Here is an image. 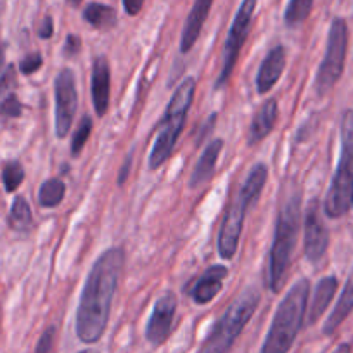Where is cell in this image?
Here are the masks:
<instances>
[{
    "instance_id": "cell-30",
    "label": "cell",
    "mask_w": 353,
    "mask_h": 353,
    "mask_svg": "<svg viewBox=\"0 0 353 353\" xmlns=\"http://www.w3.org/2000/svg\"><path fill=\"white\" fill-rule=\"evenodd\" d=\"M42 56H40L39 52H32L28 54L25 59H21V63H19V71H21L23 74H33L35 71H39L40 68H42Z\"/></svg>"
},
{
    "instance_id": "cell-22",
    "label": "cell",
    "mask_w": 353,
    "mask_h": 353,
    "mask_svg": "<svg viewBox=\"0 0 353 353\" xmlns=\"http://www.w3.org/2000/svg\"><path fill=\"white\" fill-rule=\"evenodd\" d=\"M83 19L96 30H111L117 26L118 14L111 6L92 2L83 9Z\"/></svg>"
},
{
    "instance_id": "cell-39",
    "label": "cell",
    "mask_w": 353,
    "mask_h": 353,
    "mask_svg": "<svg viewBox=\"0 0 353 353\" xmlns=\"http://www.w3.org/2000/svg\"><path fill=\"white\" fill-rule=\"evenodd\" d=\"M78 353H99V352H97V350H81V352Z\"/></svg>"
},
{
    "instance_id": "cell-37",
    "label": "cell",
    "mask_w": 353,
    "mask_h": 353,
    "mask_svg": "<svg viewBox=\"0 0 353 353\" xmlns=\"http://www.w3.org/2000/svg\"><path fill=\"white\" fill-rule=\"evenodd\" d=\"M68 2H70V4L73 6V8H78V6H80L81 2H83V0H68Z\"/></svg>"
},
{
    "instance_id": "cell-1",
    "label": "cell",
    "mask_w": 353,
    "mask_h": 353,
    "mask_svg": "<svg viewBox=\"0 0 353 353\" xmlns=\"http://www.w3.org/2000/svg\"><path fill=\"white\" fill-rule=\"evenodd\" d=\"M125 263L120 246L104 251L88 274L77 310V336L81 343L92 345L103 338L108 327L118 283Z\"/></svg>"
},
{
    "instance_id": "cell-36",
    "label": "cell",
    "mask_w": 353,
    "mask_h": 353,
    "mask_svg": "<svg viewBox=\"0 0 353 353\" xmlns=\"http://www.w3.org/2000/svg\"><path fill=\"white\" fill-rule=\"evenodd\" d=\"M332 353H352V348H350L348 343H341V345H339Z\"/></svg>"
},
{
    "instance_id": "cell-14",
    "label": "cell",
    "mask_w": 353,
    "mask_h": 353,
    "mask_svg": "<svg viewBox=\"0 0 353 353\" xmlns=\"http://www.w3.org/2000/svg\"><path fill=\"white\" fill-rule=\"evenodd\" d=\"M284 68H286V49L283 46L270 49V52L267 54L256 74L258 94L270 92L274 85L279 81L281 74L284 73Z\"/></svg>"
},
{
    "instance_id": "cell-21",
    "label": "cell",
    "mask_w": 353,
    "mask_h": 353,
    "mask_svg": "<svg viewBox=\"0 0 353 353\" xmlns=\"http://www.w3.org/2000/svg\"><path fill=\"white\" fill-rule=\"evenodd\" d=\"M267 176H269V168L263 165V163H258L251 168V172L248 173L246 182L241 188L239 196L248 203L250 206H253L256 203V199L260 198L261 191H263L265 184H267Z\"/></svg>"
},
{
    "instance_id": "cell-25",
    "label": "cell",
    "mask_w": 353,
    "mask_h": 353,
    "mask_svg": "<svg viewBox=\"0 0 353 353\" xmlns=\"http://www.w3.org/2000/svg\"><path fill=\"white\" fill-rule=\"evenodd\" d=\"M314 0H290L286 12H284V23L288 26H298L310 16Z\"/></svg>"
},
{
    "instance_id": "cell-31",
    "label": "cell",
    "mask_w": 353,
    "mask_h": 353,
    "mask_svg": "<svg viewBox=\"0 0 353 353\" xmlns=\"http://www.w3.org/2000/svg\"><path fill=\"white\" fill-rule=\"evenodd\" d=\"M81 49V39L77 35H68L66 43H64V54L68 57H74Z\"/></svg>"
},
{
    "instance_id": "cell-13",
    "label": "cell",
    "mask_w": 353,
    "mask_h": 353,
    "mask_svg": "<svg viewBox=\"0 0 353 353\" xmlns=\"http://www.w3.org/2000/svg\"><path fill=\"white\" fill-rule=\"evenodd\" d=\"M111 70L106 56H97L92 63V103L97 117L103 118L110 110Z\"/></svg>"
},
{
    "instance_id": "cell-19",
    "label": "cell",
    "mask_w": 353,
    "mask_h": 353,
    "mask_svg": "<svg viewBox=\"0 0 353 353\" xmlns=\"http://www.w3.org/2000/svg\"><path fill=\"white\" fill-rule=\"evenodd\" d=\"M352 310H353V269H352V274H350L348 281H346L345 290H343L341 296H339L338 303H336L334 310L331 312V315H329L327 321H325L322 332H324L325 336H331L332 332H336V329L346 321V317L352 314Z\"/></svg>"
},
{
    "instance_id": "cell-38",
    "label": "cell",
    "mask_w": 353,
    "mask_h": 353,
    "mask_svg": "<svg viewBox=\"0 0 353 353\" xmlns=\"http://www.w3.org/2000/svg\"><path fill=\"white\" fill-rule=\"evenodd\" d=\"M2 63H4V49L0 46V66H2Z\"/></svg>"
},
{
    "instance_id": "cell-32",
    "label": "cell",
    "mask_w": 353,
    "mask_h": 353,
    "mask_svg": "<svg viewBox=\"0 0 353 353\" xmlns=\"http://www.w3.org/2000/svg\"><path fill=\"white\" fill-rule=\"evenodd\" d=\"M37 33H39L40 39H43V40L50 39V37L54 35V19H52V16H46V18L40 21Z\"/></svg>"
},
{
    "instance_id": "cell-8",
    "label": "cell",
    "mask_w": 353,
    "mask_h": 353,
    "mask_svg": "<svg viewBox=\"0 0 353 353\" xmlns=\"http://www.w3.org/2000/svg\"><path fill=\"white\" fill-rule=\"evenodd\" d=\"M258 0H243L239 11L236 12V18H234L232 26L229 30V35H227L225 47H223V66L220 71L219 78H216L215 88H223L229 81V78L232 77L234 66L237 63V57H239L241 49H243L244 42L248 39V33H250L251 21H253L254 9H256Z\"/></svg>"
},
{
    "instance_id": "cell-5",
    "label": "cell",
    "mask_w": 353,
    "mask_h": 353,
    "mask_svg": "<svg viewBox=\"0 0 353 353\" xmlns=\"http://www.w3.org/2000/svg\"><path fill=\"white\" fill-rule=\"evenodd\" d=\"M258 305H260V291L256 288L244 290L213 325L199 353H229L243 329L254 315Z\"/></svg>"
},
{
    "instance_id": "cell-9",
    "label": "cell",
    "mask_w": 353,
    "mask_h": 353,
    "mask_svg": "<svg viewBox=\"0 0 353 353\" xmlns=\"http://www.w3.org/2000/svg\"><path fill=\"white\" fill-rule=\"evenodd\" d=\"M56 92V134L59 139H64L71 130L78 108L77 78L70 68L59 71L54 81Z\"/></svg>"
},
{
    "instance_id": "cell-33",
    "label": "cell",
    "mask_w": 353,
    "mask_h": 353,
    "mask_svg": "<svg viewBox=\"0 0 353 353\" xmlns=\"http://www.w3.org/2000/svg\"><path fill=\"white\" fill-rule=\"evenodd\" d=\"M144 0H123V8L128 16H137L142 11Z\"/></svg>"
},
{
    "instance_id": "cell-10",
    "label": "cell",
    "mask_w": 353,
    "mask_h": 353,
    "mask_svg": "<svg viewBox=\"0 0 353 353\" xmlns=\"http://www.w3.org/2000/svg\"><path fill=\"white\" fill-rule=\"evenodd\" d=\"M250 208L251 206L237 194L236 201L227 210L225 219L220 227L219 239H216V248H219V253L223 260H230L236 254L244 227V219H246V213Z\"/></svg>"
},
{
    "instance_id": "cell-23",
    "label": "cell",
    "mask_w": 353,
    "mask_h": 353,
    "mask_svg": "<svg viewBox=\"0 0 353 353\" xmlns=\"http://www.w3.org/2000/svg\"><path fill=\"white\" fill-rule=\"evenodd\" d=\"M66 196V185L61 179H49L39 189V205L42 208H56Z\"/></svg>"
},
{
    "instance_id": "cell-16",
    "label": "cell",
    "mask_w": 353,
    "mask_h": 353,
    "mask_svg": "<svg viewBox=\"0 0 353 353\" xmlns=\"http://www.w3.org/2000/svg\"><path fill=\"white\" fill-rule=\"evenodd\" d=\"M229 276V269L223 265H212L203 272L192 288V300L198 305H206L220 293L222 281Z\"/></svg>"
},
{
    "instance_id": "cell-34",
    "label": "cell",
    "mask_w": 353,
    "mask_h": 353,
    "mask_svg": "<svg viewBox=\"0 0 353 353\" xmlns=\"http://www.w3.org/2000/svg\"><path fill=\"white\" fill-rule=\"evenodd\" d=\"M215 120H216V114L213 113L212 117L205 121V125H203V130L199 132V135H198V144H201L203 139L208 137V134L213 130V127H215Z\"/></svg>"
},
{
    "instance_id": "cell-40",
    "label": "cell",
    "mask_w": 353,
    "mask_h": 353,
    "mask_svg": "<svg viewBox=\"0 0 353 353\" xmlns=\"http://www.w3.org/2000/svg\"><path fill=\"white\" fill-rule=\"evenodd\" d=\"M352 206H353V205H352Z\"/></svg>"
},
{
    "instance_id": "cell-20",
    "label": "cell",
    "mask_w": 353,
    "mask_h": 353,
    "mask_svg": "<svg viewBox=\"0 0 353 353\" xmlns=\"http://www.w3.org/2000/svg\"><path fill=\"white\" fill-rule=\"evenodd\" d=\"M336 290H338V279L336 277H324L322 281H319V284L315 286V293L314 298H312L310 308H308V322L310 324L317 322L324 315L329 303L334 298Z\"/></svg>"
},
{
    "instance_id": "cell-12",
    "label": "cell",
    "mask_w": 353,
    "mask_h": 353,
    "mask_svg": "<svg viewBox=\"0 0 353 353\" xmlns=\"http://www.w3.org/2000/svg\"><path fill=\"white\" fill-rule=\"evenodd\" d=\"M329 246V232L321 216L319 201H312L305 213V256L310 261H319Z\"/></svg>"
},
{
    "instance_id": "cell-15",
    "label": "cell",
    "mask_w": 353,
    "mask_h": 353,
    "mask_svg": "<svg viewBox=\"0 0 353 353\" xmlns=\"http://www.w3.org/2000/svg\"><path fill=\"white\" fill-rule=\"evenodd\" d=\"M277 117H279V108H277V99H269L261 104L260 110L256 111V114L253 117L251 121L250 132H248V145L253 148V145L260 144L261 141L269 137L270 132L276 127Z\"/></svg>"
},
{
    "instance_id": "cell-4",
    "label": "cell",
    "mask_w": 353,
    "mask_h": 353,
    "mask_svg": "<svg viewBox=\"0 0 353 353\" xmlns=\"http://www.w3.org/2000/svg\"><path fill=\"white\" fill-rule=\"evenodd\" d=\"M194 94L196 80L192 77L185 78L173 92L161 125H159L158 137L152 145L151 156H149V168L151 170H158L172 156L173 148L179 141V135L184 128L185 120H188L189 110H191L192 101H194Z\"/></svg>"
},
{
    "instance_id": "cell-35",
    "label": "cell",
    "mask_w": 353,
    "mask_h": 353,
    "mask_svg": "<svg viewBox=\"0 0 353 353\" xmlns=\"http://www.w3.org/2000/svg\"><path fill=\"white\" fill-rule=\"evenodd\" d=\"M130 166H132V154H128L127 159H125V163H123V168L120 170V175H118V185L125 184V181H127V176H128V172H130Z\"/></svg>"
},
{
    "instance_id": "cell-27",
    "label": "cell",
    "mask_w": 353,
    "mask_h": 353,
    "mask_svg": "<svg viewBox=\"0 0 353 353\" xmlns=\"http://www.w3.org/2000/svg\"><path fill=\"white\" fill-rule=\"evenodd\" d=\"M92 118L90 117H83L81 118L80 125H78L77 132H74L73 135V141H71V154L73 156H78L81 152V149L85 148V144H87L88 137H90V134H92Z\"/></svg>"
},
{
    "instance_id": "cell-29",
    "label": "cell",
    "mask_w": 353,
    "mask_h": 353,
    "mask_svg": "<svg viewBox=\"0 0 353 353\" xmlns=\"http://www.w3.org/2000/svg\"><path fill=\"white\" fill-rule=\"evenodd\" d=\"M35 353H56V327L46 329L37 343Z\"/></svg>"
},
{
    "instance_id": "cell-26",
    "label": "cell",
    "mask_w": 353,
    "mask_h": 353,
    "mask_svg": "<svg viewBox=\"0 0 353 353\" xmlns=\"http://www.w3.org/2000/svg\"><path fill=\"white\" fill-rule=\"evenodd\" d=\"M25 181V168L19 161L12 159V161H6L2 166V182L8 192L18 191L19 185Z\"/></svg>"
},
{
    "instance_id": "cell-6",
    "label": "cell",
    "mask_w": 353,
    "mask_h": 353,
    "mask_svg": "<svg viewBox=\"0 0 353 353\" xmlns=\"http://www.w3.org/2000/svg\"><path fill=\"white\" fill-rule=\"evenodd\" d=\"M353 205V110L343 114L341 154L334 179L325 196L324 212L329 219H341Z\"/></svg>"
},
{
    "instance_id": "cell-28",
    "label": "cell",
    "mask_w": 353,
    "mask_h": 353,
    "mask_svg": "<svg viewBox=\"0 0 353 353\" xmlns=\"http://www.w3.org/2000/svg\"><path fill=\"white\" fill-rule=\"evenodd\" d=\"M23 113V104L19 103L16 92L0 94V117L19 118Z\"/></svg>"
},
{
    "instance_id": "cell-18",
    "label": "cell",
    "mask_w": 353,
    "mask_h": 353,
    "mask_svg": "<svg viewBox=\"0 0 353 353\" xmlns=\"http://www.w3.org/2000/svg\"><path fill=\"white\" fill-rule=\"evenodd\" d=\"M223 141L222 139H215V141L210 142L205 148L203 154L199 156V161L196 165L194 172L191 175V181H189V188L198 189L201 185L208 184L213 179V173H215L216 161H219V156L222 152Z\"/></svg>"
},
{
    "instance_id": "cell-7",
    "label": "cell",
    "mask_w": 353,
    "mask_h": 353,
    "mask_svg": "<svg viewBox=\"0 0 353 353\" xmlns=\"http://www.w3.org/2000/svg\"><path fill=\"white\" fill-rule=\"evenodd\" d=\"M346 50H348V25L343 18H334L329 28L324 61L321 63L317 78H315V88L319 96H325L338 83L345 70Z\"/></svg>"
},
{
    "instance_id": "cell-17",
    "label": "cell",
    "mask_w": 353,
    "mask_h": 353,
    "mask_svg": "<svg viewBox=\"0 0 353 353\" xmlns=\"http://www.w3.org/2000/svg\"><path fill=\"white\" fill-rule=\"evenodd\" d=\"M212 6L213 0H196L194 2V6H192L191 12L188 16V21H185L184 32H182L181 52H189L196 46L199 35H201L203 25H205L210 11H212Z\"/></svg>"
},
{
    "instance_id": "cell-11",
    "label": "cell",
    "mask_w": 353,
    "mask_h": 353,
    "mask_svg": "<svg viewBox=\"0 0 353 353\" xmlns=\"http://www.w3.org/2000/svg\"><path fill=\"white\" fill-rule=\"evenodd\" d=\"M176 314V296L173 291H165L156 301L152 315L145 327V339L152 346H161L168 339Z\"/></svg>"
},
{
    "instance_id": "cell-3",
    "label": "cell",
    "mask_w": 353,
    "mask_h": 353,
    "mask_svg": "<svg viewBox=\"0 0 353 353\" xmlns=\"http://www.w3.org/2000/svg\"><path fill=\"white\" fill-rule=\"evenodd\" d=\"M300 196H291L284 201L279 216L276 222V232H274L272 250L269 258V290L272 293H281L286 284L288 269L291 265V256L296 248L298 232H300L301 220Z\"/></svg>"
},
{
    "instance_id": "cell-24",
    "label": "cell",
    "mask_w": 353,
    "mask_h": 353,
    "mask_svg": "<svg viewBox=\"0 0 353 353\" xmlns=\"http://www.w3.org/2000/svg\"><path fill=\"white\" fill-rule=\"evenodd\" d=\"M9 222H11L12 229L19 230V232H25V230L30 229L33 222V215H32V208H30L28 201L21 196L14 199L11 208V215H9Z\"/></svg>"
},
{
    "instance_id": "cell-2",
    "label": "cell",
    "mask_w": 353,
    "mask_h": 353,
    "mask_svg": "<svg viewBox=\"0 0 353 353\" xmlns=\"http://www.w3.org/2000/svg\"><path fill=\"white\" fill-rule=\"evenodd\" d=\"M308 294H310L308 279H300L293 284V288L288 291L284 300L277 307L260 353L290 352L301 325H303V319L308 308Z\"/></svg>"
}]
</instances>
